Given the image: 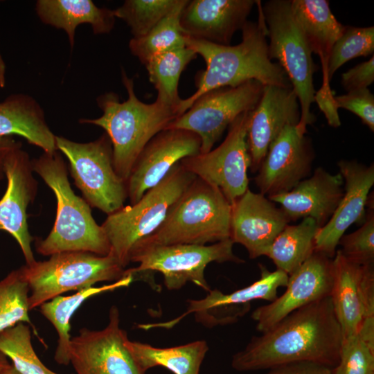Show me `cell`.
I'll return each mask as SVG.
<instances>
[{
  "instance_id": "836d02e7",
  "label": "cell",
  "mask_w": 374,
  "mask_h": 374,
  "mask_svg": "<svg viewBox=\"0 0 374 374\" xmlns=\"http://www.w3.org/2000/svg\"><path fill=\"white\" fill-rule=\"evenodd\" d=\"M332 374H374V319L342 339L339 362Z\"/></svg>"
},
{
  "instance_id": "f35d334b",
  "label": "cell",
  "mask_w": 374,
  "mask_h": 374,
  "mask_svg": "<svg viewBox=\"0 0 374 374\" xmlns=\"http://www.w3.org/2000/svg\"><path fill=\"white\" fill-rule=\"evenodd\" d=\"M335 105L357 115L362 122L374 131V96L368 88L348 91L335 96Z\"/></svg>"
},
{
  "instance_id": "7a4b0ae2",
  "label": "cell",
  "mask_w": 374,
  "mask_h": 374,
  "mask_svg": "<svg viewBox=\"0 0 374 374\" xmlns=\"http://www.w3.org/2000/svg\"><path fill=\"white\" fill-rule=\"evenodd\" d=\"M258 20L247 21L242 28V41L225 46L186 37V46L202 57L206 69L195 77L196 91L182 99L177 107L183 114L204 93L220 87H235L254 80L263 85L292 87L281 66L268 55L267 28L260 1H257Z\"/></svg>"
},
{
  "instance_id": "8992f818",
  "label": "cell",
  "mask_w": 374,
  "mask_h": 374,
  "mask_svg": "<svg viewBox=\"0 0 374 374\" xmlns=\"http://www.w3.org/2000/svg\"><path fill=\"white\" fill-rule=\"evenodd\" d=\"M195 177L179 161L136 203L107 216L101 226L110 244V253L123 267L130 262L134 247L159 228L171 206Z\"/></svg>"
},
{
  "instance_id": "9c48e42d",
  "label": "cell",
  "mask_w": 374,
  "mask_h": 374,
  "mask_svg": "<svg viewBox=\"0 0 374 374\" xmlns=\"http://www.w3.org/2000/svg\"><path fill=\"white\" fill-rule=\"evenodd\" d=\"M56 148L67 158L74 184L88 204L108 215L124 206L127 182L116 172L112 143L106 133L88 143L56 136Z\"/></svg>"
},
{
  "instance_id": "5b68a950",
  "label": "cell",
  "mask_w": 374,
  "mask_h": 374,
  "mask_svg": "<svg viewBox=\"0 0 374 374\" xmlns=\"http://www.w3.org/2000/svg\"><path fill=\"white\" fill-rule=\"evenodd\" d=\"M231 204L215 186L196 177L159 228L138 245H206L230 238Z\"/></svg>"
},
{
  "instance_id": "8d00e7d4",
  "label": "cell",
  "mask_w": 374,
  "mask_h": 374,
  "mask_svg": "<svg viewBox=\"0 0 374 374\" xmlns=\"http://www.w3.org/2000/svg\"><path fill=\"white\" fill-rule=\"evenodd\" d=\"M373 26H345L332 48L328 69L330 81L337 69L346 62L357 57L373 55Z\"/></svg>"
},
{
  "instance_id": "e0dca14e",
  "label": "cell",
  "mask_w": 374,
  "mask_h": 374,
  "mask_svg": "<svg viewBox=\"0 0 374 374\" xmlns=\"http://www.w3.org/2000/svg\"><path fill=\"white\" fill-rule=\"evenodd\" d=\"M7 188L0 200V230L9 233L17 242L26 265L36 260L31 248L26 210L37 193V183L33 175L31 160L18 143L8 151L3 161Z\"/></svg>"
},
{
  "instance_id": "4fadbf2b",
  "label": "cell",
  "mask_w": 374,
  "mask_h": 374,
  "mask_svg": "<svg viewBox=\"0 0 374 374\" xmlns=\"http://www.w3.org/2000/svg\"><path fill=\"white\" fill-rule=\"evenodd\" d=\"M127 339L120 327L119 310L112 305L105 328H84L71 337L70 363L76 374H145L126 346Z\"/></svg>"
},
{
  "instance_id": "44dd1931",
  "label": "cell",
  "mask_w": 374,
  "mask_h": 374,
  "mask_svg": "<svg viewBox=\"0 0 374 374\" xmlns=\"http://www.w3.org/2000/svg\"><path fill=\"white\" fill-rule=\"evenodd\" d=\"M258 266V280L229 294L211 290L204 299L188 300L187 311L178 319L194 313L196 321L206 327L224 326L236 322L249 311L253 301H273L277 297L278 290L286 287L289 276L277 269L271 271L262 264Z\"/></svg>"
},
{
  "instance_id": "ac0fdd59",
  "label": "cell",
  "mask_w": 374,
  "mask_h": 374,
  "mask_svg": "<svg viewBox=\"0 0 374 374\" xmlns=\"http://www.w3.org/2000/svg\"><path fill=\"white\" fill-rule=\"evenodd\" d=\"M333 283L332 258L314 251L288 278L286 290L251 314L256 329L263 332L291 312L330 296Z\"/></svg>"
},
{
  "instance_id": "74e56055",
  "label": "cell",
  "mask_w": 374,
  "mask_h": 374,
  "mask_svg": "<svg viewBox=\"0 0 374 374\" xmlns=\"http://www.w3.org/2000/svg\"><path fill=\"white\" fill-rule=\"evenodd\" d=\"M365 220L355 231L343 235L339 250L348 260L361 265H374V204L369 195Z\"/></svg>"
},
{
  "instance_id": "7bdbcfd3",
  "label": "cell",
  "mask_w": 374,
  "mask_h": 374,
  "mask_svg": "<svg viewBox=\"0 0 374 374\" xmlns=\"http://www.w3.org/2000/svg\"><path fill=\"white\" fill-rule=\"evenodd\" d=\"M6 85V64L0 53V87L3 88Z\"/></svg>"
},
{
  "instance_id": "ffe728a7",
  "label": "cell",
  "mask_w": 374,
  "mask_h": 374,
  "mask_svg": "<svg viewBox=\"0 0 374 374\" xmlns=\"http://www.w3.org/2000/svg\"><path fill=\"white\" fill-rule=\"evenodd\" d=\"M344 179V195L328 222L319 228L315 236L314 251L333 258L340 238L353 224L365 220L369 193L374 184V165L366 166L357 160L338 161Z\"/></svg>"
},
{
  "instance_id": "60d3db41",
  "label": "cell",
  "mask_w": 374,
  "mask_h": 374,
  "mask_svg": "<svg viewBox=\"0 0 374 374\" xmlns=\"http://www.w3.org/2000/svg\"><path fill=\"white\" fill-rule=\"evenodd\" d=\"M332 368L317 362L303 361L274 367L265 374H332Z\"/></svg>"
},
{
  "instance_id": "30bf717a",
  "label": "cell",
  "mask_w": 374,
  "mask_h": 374,
  "mask_svg": "<svg viewBox=\"0 0 374 374\" xmlns=\"http://www.w3.org/2000/svg\"><path fill=\"white\" fill-rule=\"evenodd\" d=\"M233 244L229 238L209 245H138L132 250L130 261L139 263V266L127 270L133 276L159 271L163 275L166 287L170 290H179L190 282L209 292L211 288L204 274L208 264L244 262L234 254Z\"/></svg>"
},
{
  "instance_id": "d6a6232c",
  "label": "cell",
  "mask_w": 374,
  "mask_h": 374,
  "mask_svg": "<svg viewBox=\"0 0 374 374\" xmlns=\"http://www.w3.org/2000/svg\"><path fill=\"white\" fill-rule=\"evenodd\" d=\"M29 292L21 267L0 280V332L19 323H27L38 335L29 317Z\"/></svg>"
},
{
  "instance_id": "2e32d148",
  "label": "cell",
  "mask_w": 374,
  "mask_h": 374,
  "mask_svg": "<svg viewBox=\"0 0 374 374\" xmlns=\"http://www.w3.org/2000/svg\"><path fill=\"white\" fill-rule=\"evenodd\" d=\"M292 14L303 33L312 53L321 60L323 81L315 92L314 102L323 113L330 126L340 120L335 105V96L330 86L328 63L332 48L341 35L344 26L335 18L326 0H292Z\"/></svg>"
},
{
  "instance_id": "d4e9b609",
  "label": "cell",
  "mask_w": 374,
  "mask_h": 374,
  "mask_svg": "<svg viewBox=\"0 0 374 374\" xmlns=\"http://www.w3.org/2000/svg\"><path fill=\"white\" fill-rule=\"evenodd\" d=\"M344 179L318 167L291 190L267 197L280 206L290 221L310 217L321 228L330 219L344 193Z\"/></svg>"
},
{
  "instance_id": "6da1fadb",
  "label": "cell",
  "mask_w": 374,
  "mask_h": 374,
  "mask_svg": "<svg viewBox=\"0 0 374 374\" xmlns=\"http://www.w3.org/2000/svg\"><path fill=\"white\" fill-rule=\"evenodd\" d=\"M341 330L330 296L284 317L234 354L233 369L254 371L308 361L335 367L339 359Z\"/></svg>"
},
{
  "instance_id": "7c38bea8",
  "label": "cell",
  "mask_w": 374,
  "mask_h": 374,
  "mask_svg": "<svg viewBox=\"0 0 374 374\" xmlns=\"http://www.w3.org/2000/svg\"><path fill=\"white\" fill-rule=\"evenodd\" d=\"M251 112L234 120L218 147L180 161L186 170L217 186L231 204L249 188L247 171L251 161L247 135Z\"/></svg>"
},
{
  "instance_id": "f546056e",
  "label": "cell",
  "mask_w": 374,
  "mask_h": 374,
  "mask_svg": "<svg viewBox=\"0 0 374 374\" xmlns=\"http://www.w3.org/2000/svg\"><path fill=\"white\" fill-rule=\"evenodd\" d=\"M319 228L310 217L303 218L296 225L287 224L275 238L266 256L277 269L290 276L314 252L315 236Z\"/></svg>"
},
{
  "instance_id": "3957f363",
  "label": "cell",
  "mask_w": 374,
  "mask_h": 374,
  "mask_svg": "<svg viewBox=\"0 0 374 374\" xmlns=\"http://www.w3.org/2000/svg\"><path fill=\"white\" fill-rule=\"evenodd\" d=\"M122 82L127 90V100L121 102L114 92L96 98L101 116L80 118L82 124L102 127L112 146L113 163L116 174L127 182L132 168L148 143L179 116L175 107L155 100L148 104L136 96L133 79L122 70Z\"/></svg>"
},
{
  "instance_id": "f6af8a7d",
  "label": "cell",
  "mask_w": 374,
  "mask_h": 374,
  "mask_svg": "<svg viewBox=\"0 0 374 374\" xmlns=\"http://www.w3.org/2000/svg\"><path fill=\"white\" fill-rule=\"evenodd\" d=\"M10 363L7 360V357L0 353V371L7 366Z\"/></svg>"
},
{
  "instance_id": "277c9868",
  "label": "cell",
  "mask_w": 374,
  "mask_h": 374,
  "mask_svg": "<svg viewBox=\"0 0 374 374\" xmlns=\"http://www.w3.org/2000/svg\"><path fill=\"white\" fill-rule=\"evenodd\" d=\"M31 163L33 170L53 190L57 201L54 226L45 239L36 241L37 251L43 256L66 251L109 254L111 247L106 234L93 219L88 203L72 190L61 154L57 151L44 152Z\"/></svg>"
},
{
  "instance_id": "b9f144b4",
  "label": "cell",
  "mask_w": 374,
  "mask_h": 374,
  "mask_svg": "<svg viewBox=\"0 0 374 374\" xmlns=\"http://www.w3.org/2000/svg\"><path fill=\"white\" fill-rule=\"evenodd\" d=\"M18 142L11 136L0 138V180L4 177L3 161L6 154L10 150L15 147Z\"/></svg>"
},
{
  "instance_id": "e575fe53",
  "label": "cell",
  "mask_w": 374,
  "mask_h": 374,
  "mask_svg": "<svg viewBox=\"0 0 374 374\" xmlns=\"http://www.w3.org/2000/svg\"><path fill=\"white\" fill-rule=\"evenodd\" d=\"M0 353L21 374H58L48 368L35 352L30 326L19 323L0 332Z\"/></svg>"
},
{
  "instance_id": "ab89813d",
  "label": "cell",
  "mask_w": 374,
  "mask_h": 374,
  "mask_svg": "<svg viewBox=\"0 0 374 374\" xmlns=\"http://www.w3.org/2000/svg\"><path fill=\"white\" fill-rule=\"evenodd\" d=\"M341 84L347 91L368 88L374 82V56L341 75Z\"/></svg>"
},
{
  "instance_id": "8fae6325",
  "label": "cell",
  "mask_w": 374,
  "mask_h": 374,
  "mask_svg": "<svg viewBox=\"0 0 374 374\" xmlns=\"http://www.w3.org/2000/svg\"><path fill=\"white\" fill-rule=\"evenodd\" d=\"M264 86L251 80L235 87L208 91L198 97L166 129H184L194 132L201 139L200 153L208 152L239 115L254 109Z\"/></svg>"
},
{
  "instance_id": "4dcf8cb0",
  "label": "cell",
  "mask_w": 374,
  "mask_h": 374,
  "mask_svg": "<svg viewBox=\"0 0 374 374\" xmlns=\"http://www.w3.org/2000/svg\"><path fill=\"white\" fill-rule=\"evenodd\" d=\"M197 55L184 46L157 55L145 64L150 81L157 91L156 100L177 109L182 100L178 94L180 76Z\"/></svg>"
},
{
  "instance_id": "7402d4cb",
  "label": "cell",
  "mask_w": 374,
  "mask_h": 374,
  "mask_svg": "<svg viewBox=\"0 0 374 374\" xmlns=\"http://www.w3.org/2000/svg\"><path fill=\"white\" fill-rule=\"evenodd\" d=\"M284 212L266 195L248 188L231 204L230 239L255 259L266 256L275 238L289 224Z\"/></svg>"
},
{
  "instance_id": "cb8c5ba5",
  "label": "cell",
  "mask_w": 374,
  "mask_h": 374,
  "mask_svg": "<svg viewBox=\"0 0 374 374\" xmlns=\"http://www.w3.org/2000/svg\"><path fill=\"white\" fill-rule=\"evenodd\" d=\"M256 3V0L188 1L181 15V26L187 37L228 46Z\"/></svg>"
},
{
  "instance_id": "5bb4252c",
  "label": "cell",
  "mask_w": 374,
  "mask_h": 374,
  "mask_svg": "<svg viewBox=\"0 0 374 374\" xmlns=\"http://www.w3.org/2000/svg\"><path fill=\"white\" fill-rule=\"evenodd\" d=\"M315 153L297 125L286 126L270 145L254 182L267 197L291 190L310 174Z\"/></svg>"
},
{
  "instance_id": "603a6c76",
  "label": "cell",
  "mask_w": 374,
  "mask_h": 374,
  "mask_svg": "<svg viewBox=\"0 0 374 374\" xmlns=\"http://www.w3.org/2000/svg\"><path fill=\"white\" fill-rule=\"evenodd\" d=\"M300 105L292 87L265 85L251 112L247 143L251 172H257L272 142L287 125L300 121Z\"/></svg>"
},
{
  "instance_id": "ee69618b",
  "label": "cell",
  "mask_w": 374,
  "mask_h": 374,
  "mask_svg": "<svg viewBox=\"0 0 374 374\" xmlns=\"http://www.w3.org/2000/svg\"><path fill=\"white\" fill-rule=\"evenodd\" d=\"M0 374H21L12 364H8L7 366L0 371Z\"/></svg>"
},
{
  "instance_id": "d590c367",
  "label": "cell",
  "mask_w": 374,
  "mask_h": 374,
  "mask_svg": "<svg viewBox=\"0 0 374 374\" xmlns=\"http://www.w3.org/2000/svg\"><path fill=\"white\" fill-rule=\"evenodd\" d=\"M179 0H126L114 10L116 18L130 27L132 38L146 35L177 5Z\"/></svg>"
},
{
  "instance_id": "484cf974",
  "label": "cell",
  "mask_w": 374,
  "mask_h": 374,
  "mask_svg": "<svg viewBox=\"0 0 374 374\" xmlns=\"http://www.w3.org/2000/svg\"><path fill=\"white\" fill-rule=\"evenodd\" d=\"M18 135L44 152L57 151L56 136L49 128L38 102L24 93H15L0 102V138Z\"/></svg>"
},
{
  "instance_id": "f1b7e54d",
  "label": "cell",
  "mask_w": 374,
  "mask_h": 374,
  "mask_svg": "<svg viewBox=\"0 0 374 374\" xmlns=\"http://www.w3.org/2000/svg\"><path fill=\"white\" fill-rule=\"evenodd\" d=\"M125 344L145 372L152 367L163 366L174 374H199L201 364L208 350L203 340L170 348H157L129 339Z\"/></svg>"
},
{
  "instance_id": "ba28073f",
  "label": "cell",
  "mask_w": 374,
  "mask_h": 374,
  "mask_svg": "<svg viewBox=\"0 0 374 374\" xmlns=\"http://www.w3.org/2000/svg\"><path fill=\"white\" fill-rule=\"evenodd\" d=\"M21 267L30 289V310L63 293L88 289L99 282L117 281L126 270L112 253L86 251L57 253L47 260Z\"/></svg>"
},
{
  "instance_id": "d6986e66",
  "label": "cell",
  "mask_w": 374,
  "mask_h": 374,
  "mask_svg": "<svg viewBox=\"0 0 374 374\" xmlns=\"http://www.w3.org/2000/svg\"><path fill=\"white\" fill-rule=\"evenodd\" d=\"M201 139L184 129H165L145 145L127 181L130 205L158 184L172 168L185 157L200 153Z\"/></svg>"
},
{
  "instance_id": "4316f807",
  "label": "cell",
  "mask_w": 374,
  "mask_h": 374,
  "mask_svg": "<svg viewBox=\"0 0 374 374\" xmlns=\"http://www.w3.org/2000/svg\"><path fill=\"white\" fill-rule=\"evenodd\" d=\"M35 10L45 24L64 30L72 48L76 28L89 24L94 34L109 33L114 28V10L99 8L91 0H38Z\"/></svg>"
},
{
  "instance_id": "1f68e13d",
  "label": "cell",
  "mask_w": 374,
  "mask_h": 374,
  "mask_svg": "<svg viewBox=\"0 0 374 374\" xmlns=\"http://www.w3.org/2000/svg\"><path fill=\"white\" fill-rule=\"evenodd\" d=\"M188 0H179L175 8L146 35L132 38L129 48L143 64L161 53L186 46V37L180 24L182 10Z\"/></svg>"
},
{
  "instance_id": "83f0119b",
  "label": "cell",
  "mask_w": 374,
  "mask_h": 374,
  "mask_svg": "<svg viewBox=\"0 0 374 374\" xmlns=\"http://www.w3.org/2000/svg\"><path fill=\"white\" fill-rule=\"evenodd\" d=\"M134 276L126 271L121 279L104 285L92 287L70 296H57L39 306L42 314L54 326L57 334V343L55 352V361L66 366L70 363L69 346L71 336V319L75 312L89 298L95 295L112 291L120 287H127L134 280Z\"/></svg>"
},
{
  "instance_id": "9a60e30c",
  "label": "cell",
  "mask_w": 374,
  "mask_h": 374,
  "mask_svg": "<svg viewBox=\"0 0 374 374\" xmlns=\"http://www.w3.org/2000/svg\"><path fill=\"white\" fill-rule=\"evenodd\" d=\"M332 272L330 297L344 339L374 319V265L353 263L337 249Z\"/></svg>"
},
{
  "instance_id": "52a82bcc",
  "label": "cell",
  "mask_w": 374,
  "mask_h": 374,
  "mask_svg": "<svg viewBox=\"0 0 374 374\" xmlns=\"http://www.w3.org/2000/svg\"><path fill=\"white\" fill-rule=\"evenodd\" d=\"M267 28L268 55L285 71L296 94L301 109L297 126L307 132L316 118L311 112L314 102L313 75L318 66L291 9L290 0H270L262 6Z\"/></svg>"
}]
</instances>
